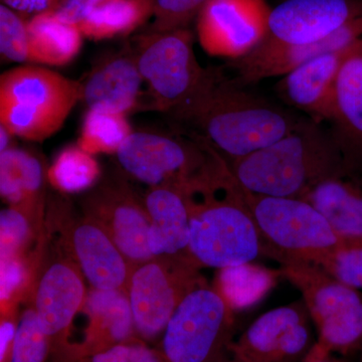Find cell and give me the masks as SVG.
Returning <instances> with one entry per match:
<instances>
[{"label":"cell","mask_w":362,"mask_h":362,"mask_svg":"<svg viewBox=\"0 0 362 362\" xmlns=\"http://www.w3.org/2000/svg\"><path fill=\"white\" fill-rule=\"evenodd\" d=\"M199 270L187 256L154 257L133 268L127 294L140 339L163 334L181 301L206 282Z\"/></svg>","instance_id":"8fae6325"},{"label":"cell","mask_w":362,"mask_h":362,"mask_svg":"<svg viewBox=\"0 0 362 362\" xmlns=\"http://www.w3.org/2000/svg\"><path fill=\"white\" fill-rule=\"evenodd\" d=\"M361 362H362V351H361Z\"/></svg>","instance_id":"ee69618b"},{"label":"cell","mask_w":362,"mask_h":362,"mask_svg":"<svg viewBox=\"0 0 362 362\" xmlns=\"http://www.w3.org/2000/svg\"><path fill=\"white\" fill-rule=\"evenodd\" d=\"M148 214V245L154 257L187 256L190 216L182 187H149L143 197Z\"/></svg>","instance_id":"603a6c76"},{"label":"cell","mask_w":362,"mask_h":362,"mask_svg":"<svg viewBox=\"0 0 362 362\" xmlns=\"http://www.w3.org/2000/svg\"><path fill=\"white\" fill-rule=\"evenodd\" d=\"M154 0H108L78 25L83 37L104 40L134 32L153 16Z\"/></svg>","instance_id":"484cf974"},{"label":"cell","mask_w":362,"mask_h":362,"mask_svg":"<svg viewBox=\"0 0 362 362\" xmlns=\"http://www.w3.org/2000/svg\"><path fill=\"white\" fill-rule=\"evenodd\" d=\"M45 218L90 289L127 293L134 266L101 226L83 214L75 216L71 202L62 194L47 197Z\"/></svg>","instance_id":"30bf717a"},{"label":"cell","mask_w":362,"mask_h":362,"mask_svg":"<svg viewBox=\"0 0 362 362\" xmlns=\"http://www.w3.org/2000/svg\"><path fill=\"white\" fill-rule=\"evenodd\" d=\"M235 310L216 286L206 282L188 293L162 334L165 362H216L233 341Z\"/></svg>","instance_id":"ba28073f"},{"label":"cell","mask_w":362,"mask_h":362,"mask_svg":"<svg viewBox=\"0 0 362 362\" xmlns=\"http://www.w3.org/2000/svg\"><path fill=\"white\" fill-rule=\"evenodd\" d=\"M362 39V16L337 33L314 44L279 45L262 42L251 52L233 59L239 84H254L268 78L285 76L298 66L327 52L339 51Z\"/></svg>","instance_id":"e0dca14e"},{"label":"cell","mask_w":362,"mask_h":362,"mask_svg":"<svg viewBox=\"0 0 362 362\" xmlns=\"http://www.w3.org/2000/svg\"><path fill=\"white\" fill-rule=\"evenodd\" d=\"M2 4L11 7L21 16H33L45 11H56L66 0H1Z\"/></svg>","instance_id":"f35d334b"},{"label":"cell","mask_w":362,"mask_h":362,"mask_svg":"<svg viewBox=\"0 0 362 362\" xmlns=\"http://www.w3.org/2000/svg\"><path fill=\"white\" fill-rule=\"evenodd\" d=\"M209 0H154L153 16L148 30L170 32L188 28Z\"/></svg>","instance_id":"d6a6232c"},{"label":"cell","mask_w":362,"mask_h":362,"mask_svg":"<svg viewBox=\"0 0 362 362\" xmlns=\"http://www.w3.org/2000/svg\"><path fill=\"white\" fill-rule=\"evenodd\" d=\"M216 362H237V361H233V359L230 358V357L228 356V354H226V356L221 357V359H218V361H216Z\"/></svg>","instance_id":"7bdbcfd3"},{"label":"cell","mask_w":362,"mask_h":362,"mask_svg":"<svg viewBox=\"0 0 362 362\" xmlns=\"http://www.w3.org/2000/svg\"><path fill=\"white\" fill-rule=\"evenodd\" d=\"M71 361L73 358H71L70 350H66V351L49 357V362H71Z\"/></svg>","instance_id":"b9f144b4"},{"label":"cell","mask_w":362,"mask_h":362,"mask_svg":"<svg viewBox=\"0 0 362 362\" xmlns=\"http://www.w3.org/2000/svg\"><path fill=\"white\" fill-rule=\"evenodd\" d=\"M313 265L343 284L362 289V243L326 255Z\"/></svg>","instance_id":"e575fe53"},{"label":"cell","mask_w":362,"mask_h":362,"mask_svg":"<svg viewBox=\"0 0 362 362\" xmlns=\"http://www.w3.org/2000/svg\"><path fill=\"white\" fill-rule=\"evenodd\" d=\"M133 130L127 116L116 112L89 109L77 144L92 156L117 154Z\"/></svg>","instance_id":"f1b7e54d"},{"label":"cell","mask_w":362,"mask_h":362,"mask_svg":"<svg viewBox=\"0 0 362 362\" xmlns=\"http://www.w3.org/2000/svg\"><path fill=\"white\" fill-rule=\"evenodd\" d=\"M82 100L81 81L42 66H16L0 77V125L16 137L44 141Z\"/></svg>","instance_id":"277c9868"},{"label":"cell","mask_w":362,"mask_h":362,"mask_svg":"<svg viewBox=\"0 0 362 362\" xmlns=\"http://www.w3.org/2000/svg\"><path fill=\"white\" fill-rule=\"evenodd\" d=\"M26 26L28 65L66 66L82 49L84 37L78 26L59 21L54 11L30 16Z\"/></svg>","instance_id":"d4e9b609"},{"label":"cell","mask_w":362,"mask_h":362,"mask_svg":"<svg viewBox=\"0 0 362 362\" xmlns=\"http://www.w3.org/2000/svg\"><path fill=\"white\" fill-rule=\"evenodd\" d=\"M244 190L247 206L270 247V258L281 264L299 262L313 265L326 255L362 243L341 237L308 202Z\"/></svg>","instance_id":"5b68a950"},{"label":"cell","mask_w":362,"mask_h":362,"mask_svg":"<svg viewBox=\"0 0 362 362\" xmlns=\"http://www.w3.org/2000/svg\"><path fill=\"white\" fill-rule=\"evenodd\" d=\"M362 16V0H286L269 16L262 42L307 45L320 42Z\"/></svg>","instance_id":"2e32d148"},{"label":"cell","mask_w":362,"mask_h":362,"mask_svg":"<svg viewBox=\"0 0 362 362\" xmlns=\"http://www.w3.org/2000/svg\"><path fill=\"white\" fill-rule=\"evenodd\" d=\"M82 214L106 230L133 266L154 258L150 252V221L143 199L124 177L109 173L87 190Z\"/></svg>","instance_id":"4fadbf2b"},{"label":"cell","mask_w":362,"mask_h":362,"mask_svg":"<svg viewBox=\"0 0 362 362\" xmlns=\"http://www.w3.org/2000/svg\"><path fill=\"white\" fill-rule=\"evenodd\" d=\"M47 181L59 194H78L94 187L101 178V168L94 156L78 145L62 150L47 168Z\"/></svg>","instance_id":"83f0119b"},{"label":"cell","mask_w":362,"mask_h":362,"mask_svg":"<svg viewBox=\"0 0 362 362\" xmlns=\"http://www.w3.org/2000/svg\"><path fill=\"white\" fill-rule=\"evenodd\" d=\"M83 85V102L89 109H101L127 116L141 110L145 84L134 49L129 42L122 49L107 54L88 74Z\"/></svg>","instance_id":"ac0fdd59"},{"label":"cell","mask_w":362,"mask_h":362,"mask_svg":"<svg viewBox=\"0 0 362 362\" xmlns=\"http://www.w3.org/2000/svg\"><path fill=\"white\" fill-rule=\"evenodd\" d=\"M47 169L28 150L9 147L0 152V194L9 206H21L40 220L47 214Z\"/></svg>","instance_id":"cb8c5ba5"},{"label":"cell","mask_w":362,"mask_h":362,"mask_svg":"<svg viewBox=\"0 0 362 362\" xmlns=\"http://www.w3.org/2000/svg\"><path fill=\"white\" fill-rule=\"evenodd\" d=\"M275 274L251 263L243 264L221 269L214 285L235 311L261 299L275 283Z\"/></svg>","instance_id":"4316f807"},{"label":"cell","mask_w":362,"mask_h":362,"mask_svg":"<svg viewBox=\"0 0 362 362\" xmlns=\"http://www.w3.org/2000/svg\"><path fill=\"white\" fill-rule=\"evenodd\" d=\"M301 362H344L342 361H339V359L332 358L329 354H324V352L321 351L317 349L315 345H313L310 352H309L308 356L305 357L303 361Z\"/></svg>","instance_id":"ab89813d"},{"label":"cell","mask_w":362,"mask_h":362,"mask_svg":"<svg viewBox=\"0 0 362 362\" xmlns=\"http://www.w3.org/2000/svg\"><path fill=\"white\" fill-rule=\"evenodd\" d=\"M13 137V136L4 126L0 125V152L11 147L9 146V143H11V139Z\"/></svg>","instance_id":"60d3db41"},{"label":"cell","mask_w":362,"mask_h":362,"mask_svg":"<svg viewBox=\"0 0 362 362\" xmlns=\"http://www.w3.org/2000/svg\"><path fill=\"white\" fill-rule=\"evenodd\" d=\"M190 216L187 257L197 268H228L270 257L244 188L223 156L182 187Z\"/></svg>","instance_id":"7a4b0ae2"},{"label":"cell","mask_w":362,"mask_h":362,"mask_svg":"<svg viewBox=\"0 0 362 362\" xmlns=\"http://www.w3.org/2000/svg\"><path fill=\"white\" fill-rule=\"evenodd\" d=\"M168 116L178 133L204 140L226 161L273 144L300 120L216 69H209L194 94Z\"/></svg>","instance_id":"6da1fadb"},{"label":"cell","mask_w":362,"mask_h":362,"mask_svg":"<svg viewBox=\"0 0 362 362\" xmlns=\"http://www.w3.org/2000/svg\"><path fill=\"white\" fill-rule=\"evenodd\" d=\"M71 362H165L160 350L152 349L146 341L135 338L92 356L73 358Z\"/></svg>","instance_id":"d590c367"},{"label":"cell","mask_w":362,"mask_h":362,"mask_svg":"<svg viewBox=\"0 0 362 362\" xmlns=\"http://www.w3.org/2000/svg\"><path fill=\"white\" fill-rule=\"evenodd\" d=\"M309 312L304 302L267 312L228 345L237 362H299L313 347Z\"/></svg>","instance_id":"5bb4252c"},{"label":"cell","mask_w":362,"mask_h":362,"mask_svg":"<svg viewBox=\"0 0 362 362\" xmlns=\"http://www.w3.org/2000/svg\"><path fill=\"white\" fill-rule=\"evenodd\" d=\"M45 221L21 206H9L0 213V257L30 254L44 230Z\"/></svg>","instance_id":"4dcf8cb0"},{"label":"cell","mask_w":362,"mask_h":362,"mask_svg":"<svg viewBox=\"0 0 362 362\" xmlns=\"http://www.w3.org/2000/svg\"><path fill=\"white\" fill-rule=\"evenodd\" d=\"M281 275L301 292L318 331L315 346L326 354L362 351V296L311 264L287 262Z\"/></svg>","instance_id":"8992f818"},{"label":"cell","mask_w":362,"mask_h":362,"mask_svg":"<svg viewBox=\"0 0 362 362\" xmlns=\"http://www.w3.org/2000/svg\"><path fill=\"white\" fill-rule=\"evenodd\" d=\"M49 337L32 306L21 312L9 362H45L51 357Z\"/></svg>","instance_id":"1f68e13d"},{"label":"cell","mask_w":362,"mask_h":362,"mask_svg":"<svg viewBox=\"0 0 362 362\" xmlns=\"http://www.w3.org/2000/svg\"><path fill=\"white\" fill-rule=\"evenodd\" d=\"M20 316L18 310L0 313V362L11 361Z\"/></svg>","instance_id":"74e56055"},{"label":"cell","mask_w":362,"mask_h":362,"mask_svg":"<svg viewBox=\"0 0 362 362\" xmlns=\"http://www.w3.org/2000/svg\"><path fill=\"white\" fill-rule=\"evenodd\" d=\"M345 239L362 242V168L343 164L303 197Z\"/></svg>","instance_id":"7402d4cb"},{"label":"cell","mask_w":362,"mask_h":362,"mask_svg":"<svg viewBox=\"0 0 362 362\" xmlns=\"http://www.w3.org/2000/svg\"><path fill=\"white\" fill-rule=\"evenodd\" d=\"M42 262L30 254L0 257V313L18 310L21 303L28 304Z\"/></svg>","instance_id":"f546056e"},{"label":"cell","mask_w":362,"mask_h":362,"mask_svg":"<svg viewBox=\"0 0 362 362\" xmlns=\"http://www.w3.org/2000/svg\"><path fill=\"white\" fill-rule=\"evenodd\" d=\"M83 312L88 317V325L84 339L71 343V354L74 359L92 356L139 338L126 292L90 289Z\"/></svg>","instance_id":"ffe728a7"},{"label":"cell","mask_w":362,"mask_h":362,"mask_svg":"<svg viewBox=\"0 0 362 362\" xmlns=\"http://www.w3.org/2000/svg\"><path fill=\"white\" fill-rule=\"evenodd\" d=\"M270 13L265 0H209L195 20L199 44L211 56L242 58L265 39Z\"/></svg>","instance_id":"9a60e30c"},{"label":"cell","mask_w":362,"mask_h":362,"mask_svg":"<svg viewBox=\"0 0 362 362\" xmlns=\"http://www.w3.org/2000/svg\"><path fill=\"white\" fill-rule=\"evenodd\" d=\"M84 275L66 254L47 223V246L32 298L28 305L37 313L42 330L51 342L52 354L70 349L71 327L83 312L88 292Z\"/></svg>","instance_id":"7c38bea8"},{"label":"cell","mask_w":362,"mask_h":362,"mask_svg":"<svg viewBox=\"0 0 362 362\" xmlns=\"http://www.w3.org/2000/svg\"><path fill=\"white\" fill-rule=\"evenodd\" d=\"M21 13L11 7L0 6V54L2 59L26 64L28 59V26Z\"/></svg>","instance_id":"836d02e7"},{"label":"cell","mask_w":362,"mask_h":362,"mask_svg":"<svg viewBox=\"0 0 362 362\" xmlns=\"http://www.w3.org/2000/svg\"><path fill=\"white\" fill-rule=\"evenodd\" d=\"M124 173L149 187H182L199 177L221 154L199 138L134 132L116 154Z\"/></svg>","instance_id":"9c48e42d"},{"label":"cell","mask_w":362,"mask_h":362,"mask_svg":"<svg viewBox=\"0 0 362 362\" xmlns=\"http://www.w3.org/2000/svg\"><path fill=\"white\" fill-rule=\"evenodd\" d=\"M189 28L170 32H147L130 42L147 86L148 110L169 115L185 103L206 78L199 65Z\"/></svg>","instance_id":"52a82bcc"},{"label":"cell","mask_w":362,"mask_h":362,"mask_svg":"<svg viewBox=\"0 0 362 362\" xmlns=\"http://www.w3.org/2000/svg\"><path fill=\"white\" fill-rule=\"evenodd\" d=\"M108 0H66L54 11L57 18L69 25H78L90 11Z\"/></svg>","instance_id":"8d00e7d4"},{"label":"cell","mask_w":362,"mask_h":362,"mask_svg":"<svg viewBox=\"0 0 362 362\" xmlns=\"http://www.w3.org/2000/svg\"><path fill=\"white\" fill-rule=\"evenodd\" d=\"M329 123L345 163L362 168V39L338 73Z\"/></svg>","instance_id":"44dd1931"},{"label":"cell","mask_w":362,"mask_h":362,"mask_svg":"<svg viewBox=\"0 0 362 362\" xmlns=\"http://www.w3.org/2000/svg\"><path fill=\"white\" fill-rule=\"evenodd\" d=\"M354 44L316 57L286 74L275 86L278 96L312 120L329 122L338 73Z\"/></svg>","instance_id":"d6986e66"},{"label":"cell","mask_w":362,"mask_h":362,"mask_svg":"<svg viewBox=\"0 0 362 362\" xmlns=\"http://www.w3.org/2000/svg\"><path fill=\"white\" fill-rule=\"evenodd\" d=\"M226 162L238 182L252 194L302 199L341 168L344 158L330 128L300 118L294 129L273 144Z\"/></svg>","instance_id":"3957f363"}]
</instances>
